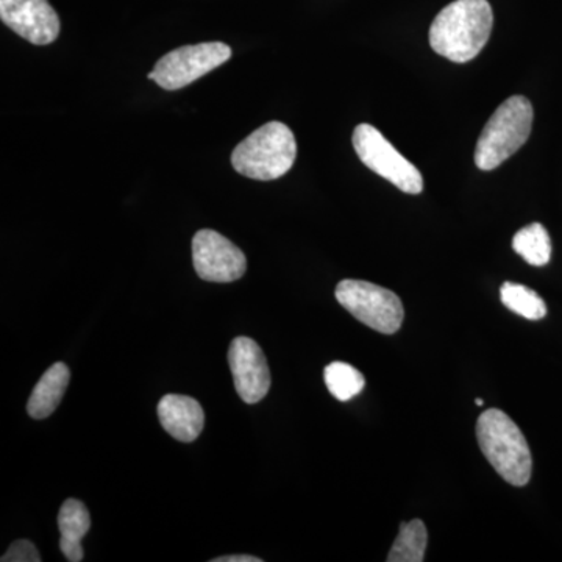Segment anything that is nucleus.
Segmentation results:
<instances>
[{
	"label": "nucleus",
	"instance_id": "nucleus-7",
	"mask_svg": "<svg viewBox=\"0 0 562 562\" xmlns=\"http://www.w3.org/2000/svg\"><path fill=\"white\" fill-rule=\"evenodd\" d=\"M231 58V46L220 41L183 46L166 54L147 79L157 81L165 90L176 91L220 68Z\"/></svg>",
	"mask_w": 562,
	"mask_h": 562
},
{
	"label": "nucleus",
	"instance_id": "nucleus-1",
	"mask_svg": "<svg viewBox=\"0 0 562 562\" xmlns=\"http://www.w3.org/2000/svg\"><path fill=\"white\" fill-rule=\"evenodd\" d=\"M492 25L487 0H454L432 21L431 49L453 63L471 61L490 41Z\"/></svg>",
	"mask_w": 562,
	"mask_h": 562
},
{
	"label": "nucleus",
	"instance_id": "nucleus-6",
	"mask_svg": "<svg viewBox=\"0 0 562 562\" xmlns=\"http://www.w3.org/2000/svg\"><path fill=\"white\" fill-rule=\"evenodd\" d=\"M351 143L364 166L390 181L395 188L413 195L424 191V179L419 169L412 161L406 160L373 125H358Z\"/></svg>",
	"mask_w": 562,
	"mask_h": 562
},
{
	"label": "nucleus",
	"instance_id": "nucleus-4",
	"mask_svg": "<svg viewBox=\"0 0 562 562\" xmlns=\"http://www.w3.org/2000/svg\"><path fill=\"white\" fill-rule=\"evenodd\" d=\"M535 110L524 95H513L495 110L484 125L475 149V165L482 171H494L512 158L531 135Z\"/></svg>",
	"mask_w": 562,
	"mask_h": 562
},
{
	"label": "nucleus",
	"instance_id": "nucleus-17",
	"mask_svg": "<svg viewBox=\"0 0 562 562\" xmlns=\"http://www.w3.org/2000/svg\"><path fill=\"white\" fill-rule=\"evenodd\" d=\"M91 527V516L87 506L76 498H69L63 503L58 513V528H60V541L81 542Z\"/></svg>",
	"mask_w": 562,
	"mask_h": 562
},
{
	"label": "nucleus",
	"instance_id": "nucleus-12",
	"mask_svg": "<svg viewBox=\"0 0 562 562\" xmlns=\"http://www.w3.org/2000/svg\"><path fill=\"white\" fill-rule=\"evenodd\" d=\"M70 372L65 362H55L41 376L35 390L32 391L27 403L29 416L33 419H46L61 403L63 395L68 390Z\"/></svg>",
	"mask_w": 562,
	"mask_h": 562
},
{
	"label": "nucleus",
	"instance_id": "nucleus-8",
	"mask_svg": "<svg viewBox=\"0 0 562 562\" xmlns=\"http://www.w3.org/2000/svg\"><path fill=\"white\" fill-rule=\"evenodd\" d=\"M192 262L202 280L211 283H232L247 271L244 251L221 233L203 231L192 238Z\"/></svg>",
	"mask_w": 562,
	"mask_h": 562
},
{
	"label": "nucleus",
	"instance_id": "nucleus-13",
	"mask_svg": "<svg viewBox=\"0 0 562 562\" xmlns=\"http://www.w3.org/2000/svg\"><path fill=\"white\" fill-rule=\"evenodd\" d=\"M513 249L519 254L528 265L541 268L549 265L552 258V241L549 232L539 222L520 228L513 238Z\"/></svg>",
	"mask_w": 562,
	"mask_h": 562
},
{
	"label": "nucleus",
	"instance_id": "nucleus-19",
	"mask_svg": "<svg viewBox=\"0 0 562 562\" xmlns=\"http://www.w3.org/2000/svg\"><path fill=\"white\" fill-rule=\"evenodd\" d=\"M60 550L70 562L83 561V547L80 542L60 541Z\"/></svg>",
	"mask_w": 562,
	"mask_h": 562
},
{
	"label": "nucleus",
	"instance_id": "nucleus-20",
	"mask_svg": "<svg viewBox=\"0 0 562 562\" xmlns=\"http://www.w3.org/2000/svg\"><path fill=\"white\" fill-rule=\"evenodd\" d=\"M211 562H261L260 558L250 554H233V557L214 558Z\"/></svg>",
	"mask_w": 562,
	"mask_h": 562
},
{
	"label": "nucleus",
	"instance_id": "nucleus-9",
	"mask_svg": "<svg viewBox=\"0 0 562 562\" xmlns=\"http://www.w3.org/2000/svg\"><path fill=\"white\" fill-rule=\"evenodd\" d=\"M228 364L235 390L243 402L255 405L271 390V371L265 351L254 339L239 336L228 349Z\"/></svg>",
	"mask_w": 562,
	"mask_h": 562
},
{
	"label": "nucleus",
	"instance_id": "nucleus-2",
	"mask_svg": "<svg viewBox=\"0 0 562 562\" xmlns=\"http://www.w3.org/2000/svg\"><path fill=\"white\" fill-rule=\"evenodd\" d=\"M480 450L495 472L513 486H527L531 479L532 457L520 428L502 409H486L476 422Z\"/></svg>",
	"mask_w": 562,
	"mask_h": 562
},
{
	"label": "nucleus",
	"instance_id": "nucleus-11",
	"mask_svg": "<svg viewBox=\"0 0 562 562\" xmlns=\"http://www.w3.org/2000/svg\"><path fill=\"white\" fill-rule=\"evenodd\" d=\"M158 417L173 439L187 443L195 441L205 425L201 403L188 395H165L158 403Z\"/></svg>",
	"mask_w": 562,
	"mask_h": 562
},
{
	"label": "nucleus",
	"instance_id": "nucleus-18",
	"mask_svg": "<svg viewBox=\"0 0 562 562\" xmlns=\"http://www.w3.org/2000/svg\"><path fill=\"white\" fill-rule=\"evenodd\" d=\"M2 562H41L38 550H36L35 543L31 541H16L11 543L7 553L3 554Z\"/></svg>",
	"mask_w": 562,
	"mask_h": 562
},
{
	"label": "nucleus",
	"instance_id": "nucleus-5",
	"mask_svg": "<svg viewBox=\"0 0 562 562\" xmlns=\"http://www.w3.org/2000/svg\"><path fill=\"white\" fill-rule=\"evenodd\" d=\"M336 301L362 324L383 335L401 330L405 310L395 292L371 281L342 280L336 286Z\"/></svg>",
	"mask_w": 562,
	"mask_h": 562
},
{
	"label": "nucleus",
	"instance_id": "nucleus-14",
	"mask_svg": "<svg viewBox=\"0 0 562 562\" xmlns=\"http://www.w3.org/2000/svg\"><path fill=\"white\" fill-rule=\"evenodd\" d=\"M428 532L419 519L402 522L401 532L392 546L387 562H422L427 550Z\"/></svg>",
	"mask_w": 562,
	"mask_h": 562
},
{
	"label": "nucleus",
	"instance_id": "nucleus-16",
	"mask_svg": "<svg viewBox=\"0 0 562 562\" xmlns=\"http://www.w3.org/2000/svg\"><path fill=\"white\" fill-rule=\"evenodd\" d=\"M324 380L333 397L339 402H349L366 386L362 373L353 366L341 361L331 362L325 368Z\"/></svg>",
	"mask_w": 562,
	"mask_h": 562
},
{
	"label": "nucleus",
	"instance_id": "nucleus-3",
	"mask_svg": "<svg viewBox=\"0 0 562 562\" xmlns=\"http://www.w3.org/2000/svg\"><path fill=\"white\" fill-rule=\"evenodd\" d=\"M297 158L294 133L281 122H268L235 147L232 166L251 180L269 181L291 171Z\"/></svg>",
	"mask_w": 562,
	"mask_h": 562
},
{
	"label": "nucleus",
	"instance_id": "nucleus-21",
	"mask_svg": "<svg viewBox=\"0 0 562 562\" xmlns=\"http://www.w3.org/2000/svg\"><path fill=\"white\" fill-rule=\"evenodd\" d=\"M475 403L479 406H483L484 405V401H482V398H476Z\"/></svg>",
	"mask_w": 562,
	"mask_h": 562
},
{
	"label": "nucleus",
	"instance_id": "nucleus-15",
	"mask_svg": "<svg viewBox=\"0 0 562 562\" xmlns=\"http://www.w3.org/2000/svg\"><path fill=\"white\" fill-rule=\"evenodd\" d=\"M501 299L506 308L528 321H541L547 316V305L538 292L524 284L506 281L501 288Z\"/></svg>",
	"mask_w": 562,
	"mask_h": 562
},
{
	"label": "nucleus",
	"instance_id": "nucleus-10",
	"mask_svg": "<svg viewBox=\"0 0 562 562\" xmlns=\"http://www.w3.org/2000/svg\"><path fill=\"white\" fill-rule=\"evenodd\" d=\"M0 20L36 46L54 43L60 35V20L47 0H0Z\"/></svg>",
	"mask_w": 562,
	"mask_h": 562
}]
</instances>
